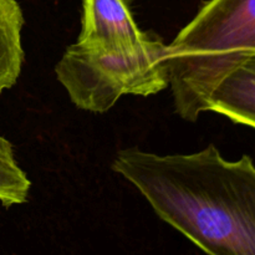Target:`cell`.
Instances as JSON below:
<instances>
[{"label":"cell","mask_w":255,"mask_h":255,"mask_svg":"<svg viewBox=\"0 0 255 255\" xmlns=\"http://www.w3.org/2000/svg\"><path fill=\"white\" fill-rule=\"evenodd\" d=\"M112 169L157 216L208 255H255V164L228 161L209 144L191 154L126 148Z\"/></svg>","instance_id":"cell-1"},{"label":"cell","mask_w":255,"mask_h":255,"mask_svg":"<svg viewBox=\"0 0 255 255\" xmlns=\"http://www.w3.org/2000/svg\"><path fill=\"white\" fill-rule=\"evenodd\" d=\"M255 51V0H209L166 45L174 110L194 122L217 80L244 52Z\"/></svg>","instance_id":"cell-2"},{"label":"cell","mask_w":255,"mask_h":255,"mask_svg":"<svg viewBox=\"0 0 255 255\" xmlns=\"http://www.w3.org/2000/svg\"><path fill=\"white\" fill-rule=\"evenodd\" d=\"M72 104L90 112L109 111L125 95L151 96L169 86L166 45L144 41H79L66 47L55 67Z\"/></svg>","instance_id":"cell-3"},{"label":"cell","mask_w":255,"mask_h":255,"mask_svg":"<svg viewBox=\"0 0 255 255\" xmlns=\"http://www.w3.org/2000/svg\"><path fill=\"white\" fill-rule=\"evenodd\" d=\"M207 111L255 128V51L241 55L217 80L207 97Z\"/></svg>","instance_id":"cell-4"},{"label":"cell","mask_w":255,"mask_h":255,"mask_svg":"<svg viewBox=\"0 0 255 255\" xmlns=\"http://www.w3.org/2000/svg\"><path fill=\"white\" fill-rule=\"evenodd\" d=\"M148 37L134 21L127 0H82L79 41L134 44Z\"/></svg>","instance_id":"cell-5"},{"label":"cell","mask_w":255,"mask_h":255,"mask_svg":"<svg viewBox=\"0 0 255 255\" xmlns=\"http://www.w3.org/2000/svg\"><path fill=\"white\" fill-rule=\"evenodd\" d=\"M21 7L16 0H0V95L16 84L24 62Z\"/></svg>","instance_id":"cell-6"},{"label":"cell","mask_w":255,"mask_h":255,"mask_svg":"<svg viewBox=\"0 0 255 255\" xmlns=\"http://www.w3.org/2000/svg\"><path fill=\"white\" fill-rule=\"evenodd\" d=\"M30 188L31 182L17 164L12 144L4 139L0 142V203L6 208L26 203Z\"/></svg>","instance_id":"cell-7"},{"label":"cell","mask_w":255,"mask_h":255,"mask_svg":"<svg viewBox=\"0 0 255 255\" xmlns=\"http://www.w3.org/2000/svg\"><path fill=\"white\" fill-rule=\"evenodd\" d=\"M4 137H1V136H0V142H1V141H4Z\"/></svg>","instance_id":"cell-8"}]
</instances>
